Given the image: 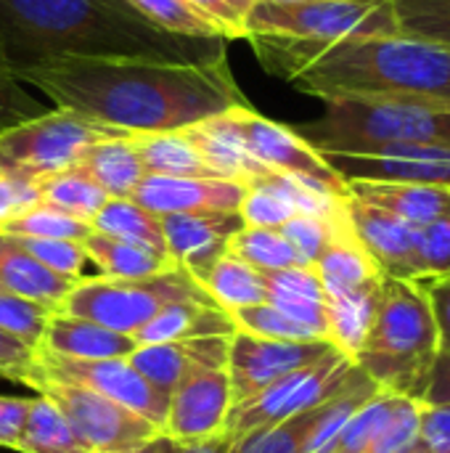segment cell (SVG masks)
<instances>
[{
	"label": "cell",
	"mask_w": 450,
	"mask_h": 453,
	"mask_svg": "<svg viewBox=\"0 0 450 453\" xmlns=\"http://www.w3.org/2000/svg\"><path fill=\"white\" fill-rule=\"evenodd\" d=\"M350 196L369 202L414 228L450 218V188L411 180H347Z\"/></svg>",
	"instance_id": "cell-18"
},
{
	"label": "cell",
	"mask_w": 450,
	"mask_h": 453,
	"mask_svg": "<svg viewBox=\"0 0 450 453\" xmlns=\"http://www.w3.org/2000/svg\"><path fill=\"white\" fill-rule=\"evenodd\" d=\"M416 265H419V279L450 273V218H440L419 228Z\"/></svg>",
	"instance_id": "cell-44"
},
{
	"label": "cell",
	"mask_w": 450,
	"mask_h": 453,
	"mask_svg": "<svg viewBox=\"0 0 450 453\" xmlns=\"http://www.w3.org/2000/svg\"><path fill=\"white\" fill-rule=\"evenodd\" d=\"M347 218L353 234L387 279L419 281V228L355 196L347 199Z\"/></svg>",
	"instance_id": "cell-15"
},
{
	"label": "cell",
	"mask_w": 450,
	"mask_h": 453,
	"mask_svg": "<svg viewBox=\"0 0 450 453\" xmlns=\"http://www.w3.org/2000/svg\"><path fill=\"white\" fill-rule=\"evenodd\" d=\"M422 403H440V406H450V356L448 353H440L438 364H435V372H432V380H430V388L424 393V401Z\"/></svg>",
	"instance_id": "cell-53"
},
{
	"label": "cell",
	"mask_w": 450,
	"mask_h": 453,
	"mask_svg": "<svg viewBox=\"0 0 450 453\" xmlns=\"http://www.w3.org/2000/svg\"><path fill=\"white\" fill-rule=\"evenodd\" d=\"M223 37H183L151 24L130 0H0V50L21 72L61 58H225Z\"/></svg>",
	"instance_id": "cell-3"
},
{
	"label": "cell",
	"mask_w": 450,
	"mask_h": 453,
	"mask_svg": "<svg viewBox=\"0 0 450 453\" xmlns=\"http://www.w3.org/2000/svg\"><path fill=\"white\" fill-rule=\"evenodd\" d=\"M334 350L326 340H263L244 332H233L228 340L225 372L231 382L233 403H244L278 380L321 361Z\"/></svg>",
	"instance_id": "cell-12"
},
{
	"label": "cell",
	"mask_w": 450,
	"mask_h": 453,
	"mask_svg": "<svg viewBox=\"0 0 450 453\" xmlns=\"http://www.w3.org/2000/svg\"><path fill=\"white\" fill-rule=\"evenodd\" d=\"M90 228L95 234H103V236H111V239H122V242H133V244H141V247L167 257L162 218L149 212L146 207H141L133 199H109L98 210V215L90 220Z\"/></svg>",
	"instance_id": "cell-29"
},
{
	"label": "cell",
	"mask_w": 450,
	"mask_h": 453,
	"mask_svg": "<svg viewBox=\"0 0 450 453\" xmlns=\"http://www.w3.org/2000/svg\"><path fill=\"white\" fill-rule=\"evenodd\" d=\"M236 332L252 334V337H263V340H318L310 329H305L302 324L292 321L289 316H284L281 311H276L268 303L260 305H249V308H239L231 313Z\"/></svg>",
	"instance_id": "cell-41"
},
{
	"label": "cell",
	"mask_w": 450,
	"mask_h": 453,
	"mask_svg": "<svg viewBox=\"0 0 450 453\" xmlns=\"http://www.w3.org/2000/svg\"><path fill=\"white\" fill-rule=\"evenodd\" d=\"M27 374L88 388V390L125 406L127 411L149 419L151 425H156L164 433L170 395H164L154 385H149L133 369V364L127 358H64V356H53L48 350L34 348V361Z\"/></svg>",
	"instance_id": "cell-11"
},
{
	"label": "cell",
	"mask_w": 450,
	"mask_h": 453,
	"mask_svg": "<svg viewBox=\"0 0 450 453\" xmlns=\"http://www.w3.org/2000/svg\"><path fill=\"white\" fill-rule=\"evenodd\" d=\"M74 284L77 279L53 273L21 250L13 236L0 234V289L58 311Z\"/></svg>",
	"instance_id": "cell-22"
},
{
	"label": "cell",
	"mask_w": 450,
	"mask_h": 453,
	"mask_svg": "<svg viewBox=\"0 0 450 453\" xmlns=\"http://www.w3.org/2000/svg\"><path fill=\"white\" fill-rule=\"evenodd\" d=\"M34 204H40L34 180H24V178H16V175L0 170V231L5 223H11L21 212L32 210Z\"/></svg>",
	"instance_id": "cell-48"
},
{
	"label": "cell",
	"mask_w": 450,
	"mask_h": 453,
	"mask_svg": "<svg viewBox=\"0 0 450 453\" xmlns=\"http://www.w3.org/2000/svg\"><path fill=\"white\" fill-rule=\"evenodd\" d=\"M403 395L377 390L345 425V430L337 438V446L332 453H371L382 441L385 430L390 427Z\"/></svg>",
	"instance_id": "cell-34"
},
{
	"label": "cell",
	"mask_w": 450,
	"mask_h": 453,
	"mask_svg": "<svg viewBox=\"0 0 450 453\" xmlns=\"http://www.w3.org/2000/svg\"><path fill=\"white\" fill-rule=\"evenodd\" d=\"M265 3H313V0H265Z\"/></svg>",
	"instance_id": "cell-55"
},
{
	"label": "cell",
	"mask_w": 450,
	"mask_h": 453,
	"mask_svg": "<svg viewBox=\"0 0 450 453\" xmlns=\"http://www.w3.org/2000/svg\"><path fill=\"white\" fill-rule=\"evenodd\" d=\"M247 196V183L225 178H167L146 175L130 196L149 212L180 215V212H228L239 210Z\"/></svg>",
	"instance_id": "cell-17"
},
{
	"label": "cell",
	"mask_w": 450,
	"mask_h": 453,
	"mask_svg": "<svg viewBox=\"0 0 450 453\" xmlns=\"http://www.w3.org/2000/svg\"><path fill=\"white\" fill-rule=\"evenodd\" d=\"M45 109L21 88V82L13 77V72L5 64V56L0 50V133L27 122L32 117H40Z\"/></svg>",
	"instance_id": "cell-45"
},
{
	"label": "cell",
	"mask_w": 450,
	"mask_h": 453,
	"mask_svg": "<svg viewBox=\"0 0 450 453\" xmlns=\"http://www.w3.org/2000/svg\"><path fill=\"white\" fill-rule=\"evenodd\" d=\"M247 35H281L297 40L334 42L350 37L398 35V21L387 0H257L244 21V37Z\"/></svg>",
	"instance_id": "cell-8"
},
{
	"label": "cell",
	"mask_w": 450,
	"mask_h": 453,
	"mask_svg": "<svg viewBox=\"0 0 450 453\" xmlns=\"http://www.w3.org/2000/svg\"><path fill=\"white\" fill-rule=\"evenodd\" d=\"M408 453H422V451H419V449H411V451H408Z\"/></svg>",
	"instance_id": "cell-56"
},
{
	"label": "cell",
	"mask_w": 450,
	"mask_h": 453,
	"mask_svg": "<svg viewBox=\"0 0 450 453\" xmlns=\"http://www.w3.org/2000/svg\"><path fill=\"white\" fill-rule=\"evenodd\" d=\"M398 32L450 48V0H387Z\"/></svg>",
	"instance_id": "cell-37"
},
{
	"label": "cell",
	"mask_w": 450,
	"mask_h": 453,
	"mask_svg": "<svg viewBox=\"0 0 450 453\" xmlns=\"http://www.w3.org/2000/svg\"><path fill=\"white\" fill-rule=\"evenodd\" d=\"M37 395H45L72 425L88 453H130L149 446L162 435L156 425L127 411L125 406L72 382L27 374L21 380Z\"/></svg>",
	"instance_id": "cell-9"
},
{
	"label": "cell",
	"mask_w": 450,
	"mask_h": 453,
	"mask_svg": "<svg viewBox=\"0 0 450 453\" xmlns=\"http://www.w3.org/2000/svg\"><path fill=\"white\" fill-rule=\"evenodd\" d=\"M265 279V303L289 316L292 321L310 329L318 340L329 342L326 321V292L321 276L313 265L268 271Z\"/></svg>",
	"instance_id": "cell-20"
},
{
	"label": "cell",
	"mask_w": 450,
	"mask_h": 453,
	"mask_svg": "<svg viewBox=\"0 0 450 453\" xmlns=\"http://www.w3.org/2000/svg\"><path fill=\"white\" fill-rule=\"evenodd\" d=\"M321 406L233 441L231 453H308L313 430L321 417Z\"/></svg>",
	"instance_id": "cell-35"
},
{
	"label": "cell",
	"mask_w": 450,
	"mask_h": 453,
	"mask_svg": "<svg viewBox=\"0 0 450 453\" xmlns=\"http://www.w3.org/2000/svg\"><path fill=\"white\" fill-rule=\"evenodd\" d=\"M313 268L318 271L326 295L355 292V289L385 281V273L369 257V252L353 234L350 223L332 239V244L324 250V255L318 257Z\"/></svg>",
	"instance_id": "cell-24"
},
{
	"label": "cell",
	"mask_w": 450,
	"mask_h": 453,
	"mask_svg": "<svg viewBox=\"0 0 450 453\" xmlns=\"http://www.w3.org/2000/svg\"><path fill=\"white\" fill-rule=\"evenodd\" d=\"M228 252L233 257H239L241 263L252 265L260 273L308 265L300 257V252L292 247V242L278 228H252V226H247L228 242Z\"/></svg>",
	"instance_id": "cell-33"
},
{
	"label": "cell",
	"mask_w": 450,
	"mask_h": 453,
	"mask_svg": "<svg viewBox=\"0 0 450 453\" xmlns=\"http://www.w3.org/2000/svg\"><path fill=\"white\" fill-rule=\"evenodd\" d=\"M32 398H8L0 395V449H13L19 446L21 427L27 422Z\"/></svg>",
	"instance_id": "cell-51"
},
{
	"label": "cell",
	"mask_w": 450,
	"mask_h": 453,
	"mask_svg": "<svg viewBox=\"0 0 450 453\" xmlns=\"http://www.w3.org/2000/svg\"><path fill=\"white\" fill-rule=\"evenodd\" d=\"M56 109L127 133H175L244 106L225 58L172 64L146 58H61L16 72Z\"/></svg>",
	"instance_id": "cell-1"
},
{
	"label": "cell",
	"mask_w": 450,
	"mask_h": 453,
	"mask_svg": "<svg viewBox=\"0 0 450 453\" xmlns=\"http://www.w3.org/2000/svg\"><path fill=\"white\" fill-rule=\"evenodd\" d=\"M154 449L156 453H231L233 441L223 430L207 438H196V441H178L170 435H159L154 438Z\"/></svg>",
	"instance_id": "cell-52"
},
{
	"label": "cell",
	"mask_w": 450,
	"mask_h": 453,
	"mask_svg": "<svg viewBox=\"0 0 450 453\" xmlns=\"http://www.w3.org/2000/svg\"><path fill=\"white\" fill-rule=\"evenodd\" d=\"M233 406L225 369H196L170 395L164 433L178 441H196L223 430Z\"/></svg>",
	"instance_id": "cell-14"
},
{
	"label": "cell",
	"mask_w": 450,
	"mask_h": 453,
	"mask_svg": "<svg viewBox=\"0 0 450 453\" xmlns=\"http://www.w3.org/2000/svg\"><path fill=\"white\" fill-rule=\"evenodd\" d=\"M32 361H34V348L0 329V374L5 380L21 382L24 374L32 369Z\"/></svg>",
	"instance_id": "cell-50"
},
{
	"label": "cell",
	"mask_w": 450,
	"mask_h": 453,
	"mask_svg": "<svg viewBox=\"0 0 450 453\" xmlns=\"http://www.w3.org/2000/svg\"><path fill=\"white\" fill-rule=\"evenodd\" d=\"M260 64L294 90L329 98H382L450 109V48L382 35L334 42L281 35L244 37Z\"/></svg>",
	"instance_id": "cell-2"
},
{
	"label": "cell",
	"mask_w": 450,
	"mask_h": 453,
	"mask_svg": "<svg viewBox=\"0 0 450 453\" xmlns=\"http://www.w3.org/2000/svg\"><path fill=\"white\" fill-rule=\"evenodd\" d=\"M353 369H355V364L342 350L334 348L321 361L278 380L260 395H255L244 403H233L225 417L223 433L231 441H239L249 433L273 427V425L286 422L302 411H310V409L326 403L332 395H337L345 388V382L350 380Z\"/></svg>",
	"instance_id": "cell-10"
},
{
	"label": "cell",
	"mask_w": 450,
	"mask_h": 453,
	"mask_svg": "<svg viewBox=\"0 0 450 453\" xmlns=\"http://www.w3.org/2000/svg\"><path fill=\"white\" fill-rule=\"evenodd\" d=\"M175 303H215L186 268L172 265L149 279H109L82 276L56 313L88 319L98 326L135 334L167 305Z\"/></svg>",
	"instance_id": "cell-6"
},
{
	"label": "cell",
	"mask_w": 450,
	"mask_h": 453,
	"mask_svg": "<svg viewBox=\"0 0 450 453\" xmlns=\"http://www.w3.org/2000/svg\"><path fill=\"white\" fill-rule=\"evenodd\" d=\"M122 135L130 133L69 109L42 111L40 117L0 133V170L24 180H37L77 167L90 146Z\"/></svg>",
	"instance_id": "cell-7"
},
{
	"label": "cell",
	"mask_w": 450,
	"mask_h": 453,
	"mask_svg": "<svg viewBox=\"0 0 450 453\" xmlns=\"http://www.w3.org/2000/svg\"><path fill=\"white\" fill-rule=\"evenodd\" d=\"M37 348L64 358H130L138 342L88 319L53 313Z\"/></svg>",
	"instance_id": "cell-21"
},
{
	"label": "cell",
	"mask_w": 450,
	"mask_h": 453,
	"mask_svg": "<svg viewBox=\"0 0 450 453\" xmlns=\"http://www.w3.org/2000/svg\"><path fill=\"white\" fill-rule=\"evenodd\" d=\"M231 117L247 143V151L263 167L321 183L337 194H350L347 180L294 127H286L281 122L257 114L249 104L231 109Z\"/></svg>",
	"instance_id": "cell-13"
},
{
	"label": "cell",
	"mask_w": 450,
	"mask_h": 453,
	"mask_svg": "<svg viewBox=\"0 0 450 453\" xmlns=\"http://www.w3.org/2000/svg\"><path fill=\"white\" fill-rule=\"evenodd\" d=\"M382 287H385V281H379L374 287L355 289V292L326 295L329 342L337 350H342L353 364H355V356L377 319V311L382 303Z\"/></svg>",
	"instance_id": "cell-26"
},
{
	"label": "cell",
	"mask_w": 450,
	"mask_h": 453,
	"mask_svg": "<svg viewBox=\"0 0 450 453\" xmlns=\"http://www.w3.org/2000/svg\"><path fill=\"white\" fill-rule=\"evenodd\" d=\"M350 199V196H347ZM350 223L347 210L339 218H318V215H294L286 220L278 231L292 242V247L300 252V257L308 265H316L324 250L332 244V239Z\"/></svg>",
	"instance_id": "cell-39"
},
{
	"label": "cell",
	"mask_w": 450,
	"mask_h": 453,
	"mask_svg": "<svg viewBox=\"0 0 450 453\" xmlns=\"http://www.w3.org/2000/svg\"><path fill=\"white\" fill-rule=\"evenodd\" d=\"M180 133L194 143V149L202 154V159L210 165V170L217 178L252 183L255 178L268 173V167H263L247 151V143H244L231 111L202 119L196 125H188Z\"/></svg>",
	"instance_id": "cell-19"
},
{
	"label": "cell",
	"mask_w": 450,
	"mask_h": 453,
	"mask_svg": "<svg viewBox=\"0 0 450 453\" xmlns=\"http://www.w3.org/2000/svg\"><path fill=\"white\" fill-rule=\"evenodd\" d=\"M241 218L247 226L252 228H281L286 220H292L297 215V210L273 188L263 186V183H249L247 186V196L239 207Z\"/></svg>",
	"instance_id": "cell-43"
},
{
	"label": "cell",
	"mask_w": 450,
	"mask_h": 453,
	"mask_svg": "<svg viewBox=\"0 0 450 453\" xmlns=\"http://www.w3.org/2000/svg\"><path fill=\"white\" fill-rule=\"evenodd\" d=\"M0 234L8 236H29V239H58V242H85L93 228L85 220H77L56 207L34 204L32 210L21 212L11 223L3 226Z\"/></svg>",
	"instance_id": "cell-36"
},
{
	"label": "cell",
	"mask_w": 450,
	"mask_h": 453,
	"mask_svg": "<svg viewBox=\"0 0 450 453\" xmlns=\"http://www.w3.org/2000/svg\"><path fill=\"white\" fill-rule=\"evenodd\" d=\"M324 104L318 119L297 127L321 154H382L450 143V109L382 98H329Z\"/></svg>",
	"instance_id": "cell-5"
},
{
	"label": "cell",
	"mask_w": 450,
	"mask_h": 453,
	"mask_svg": "<svg viewBox=\"0 0 450 453\" xmlns=\"http://www.w3.org/2000/svg\"><path fill=\"white\" fill-rule=\"evenodd\" d=\"M438 358L440 337L422 284L385 276L382 303L355 366L379 390L424 401Z\"/></svg>",
	"instance_id": "cell-4"
},
{
	"label": "cell",
	"mask_w": 450,
	"mask_h": 453,
	"mask_svg": "<svg viewBox=\"0 0 450 453\" xmlns=\"http://www.w3.org/2000/svg\"><path fill=\"white\" fill-rule=\"evenodd\" d=\"M432 316H435V326H438V337H440V353L450 356V273L443 276H432V279H419Z\"/></svg>",
	"instance_id": "cell-49"
},
{
	"label": "cell",
	"mask_w": 450,
	"mask_h": 453,
	"mask_svg": "<svg viewBox=\"0 0 450 453\" xmlns=\"http://www.w3.org/2000/svg\"><path fill=\"white\" fill-rule=\"evenodd\" d=\"M77 167L88 173L111 199H130L138 183L146 178V170L133 143V133L122 138H106L90 146Z\"/></svg>",
	"instance_id": "cell-25"
},
{
	"label": "cell",
	"mask_w": 450,
	"mask_h": 453,
	"mask_svg": "<svg viewBox=\"0 0 450 453\" xmlns=\"http://www.w3.org/2000/svg\"><path fill=\"white\" fill-rule=\"evenodd\" d=\"M236 324L228 311L215 303H175L141 326L133 340L138 345L154 342H183L196 337H231Z\"/></svg>",
	"instance_id": "cell-23"
},
{
	"label": "cell",
	"mask_w": 450,
	"mask_h": 453,
	"mask_svg": "<svg viewBox=\"0 0 450 453\" xmlns=\"http://www.w3.org/2000/svg\"><path fill=\"white\" fill-rule=\"evenodd\" d=\"M135 151L146 175L167 178H217L194 143L180 133H133Z\"/></svg>",
	"instance_id": "cell-27"
},
{
	"label": "cell",
	"mask_w": 450,
	"mask_h": 453,
	"mask_svg": "<svg viewBox=\"0 0 450 453\" xmlns=\"http://www.w3.org/2000/svg\"><path fill=\"white\" fill-rule=\"evenodd\" d=\"M416 449L422 453H450V406L422 403Z\"/></svg>",
	"instance_id": "cell-47"
},
{
	"label": "cell",
	"mask_w": 450,
	"mask_h": 453,
	"mask_svg": "<svg viewBox=\"0 0 450 453\" xmlns=\"http://www.w3.org/2000/svg\"><path fill=\"white\" fill-rule=\"evenodd\" d=\"M37 194H40V204L56 207L77 220L90 223L98 210L111 199L88 173H82L80 167H69L45 178L34 180Z\"/></svg>",
	"instance_id": "cell-31"
},
{
	"label": "cell",
	"mask_w": 450,
	"mask_h": 453,
	"mask_svg": "<svg viewBox=\"0 0 450 453\" xmlns=\"http://www.w3.org/2000/svg\"><path fill=\"white\" fill-rule=\"evenodd\" d=\"M13 239L21 250H27L37 263H42L53 273L66 276V279H82V268L88 263V252H85L82 242L29 239V236H13Z\"/></svg>",
	"instance_id": "cell-42"
},
{
	"label": "cell",
	"mask_w": 450,
	"mask_h": 453,
	"mask_svg": "<svg viewBox=\"0 0 450 453\" xmlns=\"http://www.w3.org/2000/svg\"><path fill=\"white\" fill-rule=\"evenodd\" d=\"M56 311L48 305H40L34 300L11 295L5 289H0V329L21 342H27L29 348H37L45 326L50 321Z\"/></svg>",
	"instance_id": "cell-40"
},
{
	"label": "cell",
	"mask_w": 450,
	"mask_h": 453,
	"mask_svg": "<svg viewBox=\"0 0 450 453\" xmlns=\"http://www.w3.org/2000/svg\"><path fill=\"white\" fill-rule=\"evenodd\" d=\"M130 453H156V449H154V441H151L149 446H143V449H138V451H130Z\"/></svg>",
	"instance_id": "cell-54"
},
{
	"label": "cell",
	"mask_w": 450,
	"mask_h": 453,
	"mask_svg": "<svg viewBox=\"0 0 450 453\" xmlns=\"http://www.w3.org/2000/svg\"><path fill=\"white\" fill-rule=\"evenodd\" d=\"M196 5L225 40H244V21L257 0H188Z\"/></svg>",
	"instance_id": "cell-46"
},
{
	"label": "cell",
	"mask_w": 450,
	"mask_h": 453,
	"mask_svg": "<svg viewBox=\"0 0 450 453\" xmlns=\"http://www.w3.org/2000/svg\"><path fill=\"white\" fill-rule=\"evenodd\" d=\"M16 451L21 453H88L66 417L45 398L37 395L29 403L27 422Z\"/></svg>",
	"instance_id": "cell-32"
},
{
	"label": "cell",
	"mask_w": 450,
	"mask_h": 453,
	"mask_svg": "<svg viewBox=\"0 0 450 453\" xmlns=\"http://www.w3.org/2000/svg\"><path fill=\"white\" fill-rule=\"evenodd\" d=\"M194 281L220 305L223 311L233 313L239 308L265 303V279L252 265L241 263L231 252L217 257L210 268L194 276Z\"/></svg>",
	"instance_id": "cell-28"
},
{
	"label": "cell",
	"mask_w": 450,
	"mask_h": 453,
	"mask_svg": "<svg viewBox=\"0 0 450 453\" xmlns=\"http://www.w3.org/2000/svg\"><path fill=\"white\" fill-rule=\"evenodd\" d=\"M130 3L164 32L183 35V37H223L220 29L188 0H130Z\"/></svg>",
	"instance_id": "cell-38"
},
{
	"label": "cell",
	"mask_w": 450,
	"mask_h": 453,
	"mask_svg": "<svg viewBox=\"0 0 450 453\" xmlns=\"http://www.w3.org/2000/svg\"><path fill=\"white\" fill-rule=\"evenodd\" d=\"M82 247L88 252V260L98 265L101 276L109 279H149L172 268L170 257L164 255H156L141 244L111 239L95 231L82 242Z\"/></svg>",
	"instance_id": "cell-30"
},
{
	"label": "cell",
	"mask_w": 450,
	"mask_h": 453,
	"mask_svg": "<svg viewBox=\"0 0 450 453\" xmlns=\"http://www.w3.org/2000/svg\"><path fill=\"white\" fill-rule=\"evenodd\" d=\"M247 228L239 210L228 212H180L164 215L162 231L167 244V257L191 273H202L217 257L228 252V242Z\"/></svg>",
	"instance_id": "cell-16"
}]
</instances>
